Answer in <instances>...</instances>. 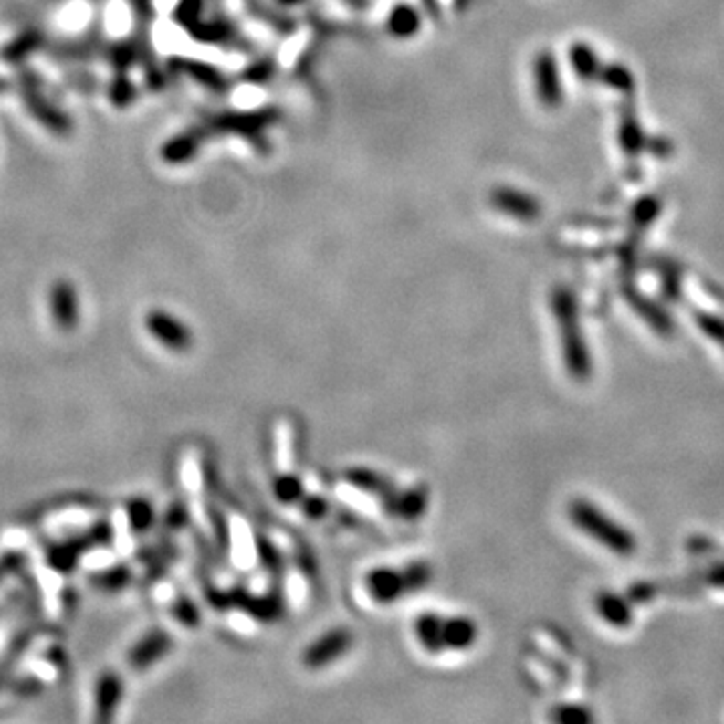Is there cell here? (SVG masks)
Here are the masks:
<instances>
[{"instance_id":"6da1fadb","label":"cell","mask_w":724,"mask_h":724,"mask_svg":"<svg viewBox=\"0 0 724 724\" xmlns=\"http://www.w3.org/2000/svg\"><path fill=\"white\" fill-rule=\"evenodd\" d=\"M553 312L560 326L565 369H568L572 379L586 381L592 374V359L578 322V310H575L573 299L568 292H558L553 296Z\"/></svg>"},{"instance_id":"7a4b0ae2","label":"cell","mask_w":724,"mask_h":724,"mask_svg":"<svg viewBox=\"0 0 724 724\" xmlns=\"http://www.w3.org/2000/svg\"><path fill=\"white\" fill-rule=\"evenodd\" d=\"M568 515L575 528L586 533L588 538L602 543L606 550L618 555H632L636 550L634 535L626 528H622L618 521L608 518L593 503L586 499H573L568 508Z\"/></svg>"},{"instance_id":"3957f363","label":"cell","mask_w":724,"mask_h":724,"mask_svg":"<svg viewBox=\"0 0 724 724\" xmlns=\"http://www.w3.org/2000/svg\"><path fill=\"white\" fill-rule=\"evenodd\" d=\"M354 646V634L344 628H332L329 632H324L322 636L316 638L309 648L302 652L300 662L304 668L309 670H322L326 666H331L336 660H341L344 654H349L351 648Z\"/></svg>"},{"instance_id":"277c9868","label":"cell","mask_w":724,"mask_h":724,"mask_svg":"<svg viewBox=\"0 0 724 724\" xmlns=\"http://www.w3.org/2000/svg\"><path fill=\"white\" fill-rule=\"evenodd\" d=\"M145 329L153 339L163 344L165 349L173 352H185L192 349L194 334L187 329L184 320L177 319L172 312L165 310H150L145 316Z\"/></svg>"},{"instance_id":"5b68a950","label":"cell","mask_w":724,"mask_h":724,"mask_svg":"<svg viewBox=\"0 0 724 724\" xmlns=\"http://www.w3.org/2000/svg\"><path fill=\"white\" fill-rule=\"evenodd\" d=\"M364 588L366 593H369V598L376 603H381V606H389V603H394L401 598L409 596L404 586L403 570L386 568V565H379V568L366 572Z\"/></svg>"},{"instance_id":"8992f818","label":"cell","mask_w":724,"mask_h":724,"mask_svg":"<svg viewBox=\"0 0 724 724\" xmlns=\"http://www.w3.org/2000/svg\"><path fill=\"white\" fill-rule=\"evenodd\" d=\"M51 314L57 329L71 332L79 324V296L68 280H57L51 288Z\"/></svg>"},{"instance_id":"52a82bcc","label":"cell","mask_w":724,"mask_h":724,"mask_svg":"<svg viewBox=\"0 0 724 724\" xmlns=\"http://www.w3.org/2000/svg\"><path fill=\"white\" fill-rule=\"evenodd\" d=\"M173 638L165 630H152L147 636L139 640L129 652V664L137 670H145L160 662L172 652Z\"/></svg>"},{"instance_id":"ba28073f","label":"cell","mask_w":724,"mask_h":724,"mask_svg":"<svg viewBox=\"0 0 724 724\" xmlns=\"http://www.w3.org/2000/svg\"><path fill=\"white\" fill-rule=\"evenodd\" d=\"M479 638L477 622L469 616H443V646L451 652H465Z\"/></svg>"},{"instance_id":"9c48e42d","label":"cell","mask_w":724,"mask_h":724,"mask_svg":"<svg viewBox=\"0 0 724 724\" xmlns=\"http://www.w3.org/2000/svg\"><path fill=\"white\" fill-rule=\"evenodd\" d=\"M123 700V682L115 672H105L95 687V719L99 722L113 720Z\"/></svg>"},{"instance_id":"30bf717a","label":"cell","mask_w":724,"mask_h":724,"mask_svg":"<svg viewBox=\"0 0 724 724\" xmlns=\"http://www.w3.org/2000/svg\"><path fill=\"white\" fill-rule=\"evenodd\" d=\"M344 481L354 489L374 495V498H379V501L396 489L389 477H384L383 473L374 471V469H366V467L346 469Z\"/></svg>"},{"instance_id":"8fae6325","label":"cell","mask_w":724,"mask_h":724,"mask_svg":"<svg viewBox=\"0 0 724 724\" xmlns=\"http://www.w3.org/2000/svg\"><path fill=\"white\" fill-rule=\"evenodd\" d=\"M413 632L421 648L429 654L445 652L443 646V616L437 612H423L413 622Z\"/></svg>"},{"instance_id":"7c38bea8","label":"cell","mask_w":724,"mask_h":724,"mask_svg":"<svg viewBox=\"0 0 724 724\" xmlns=\"http://www.w3.org/2000/svg\"><path fill=\"white\" fill-rule=\"evenodd\" d=\"M426 508H429V488L423 483L413 485L409 489L399 491L393 518L403 521H416L423 518Z\"/></svg>"},{"instance_id":"4fadbf2b","label":"cell","mask_w":724,"mask_h":724,"mask_svg":"<svg viewBox=\"0 0 724 724\" xmlns=\"http://www.w3.org/2000/svg\"><path fill=\"white\" fill-rule=\"evenodd\" d=\"M596 610L603 622H608L614 628H626L632 622L630 603L618 593L602 592L596 598Z\"/></svg>"},{"instance_id":"5bb4252c","label":"cell","mask_w":724,"mask_h":724,"mask_svg":"<svg viewBox=\"0 0 724 724\" xmlns=\"http://www.w3.org/2000/svg\"><path fill=\"white\" fill-rule=\"evenodd\" d=\"M493 204L498 205L503 214H509L513 217H531L535 214V210H538L533 200H530L528 195H523L521 192L509 190V187L495 190Z\"/></svg>"},{"instance_id":"9a60e30c","label":"cell","mask_w":724,"mask_h":724,"mask_svg":"<svg viewBox=\"0 0 724 724\" xmlns=\"http://www.w3.org/2000/svg\"><path fill=\"white\" fill-rule=\"evenodd\" d=\"M244 610L260 622H272L282 616L284 603L280 596H274V593H268V596H257V598H242Z\"/></svg>"},{"instance_id":"2e32d148","label":"cell","mask_w":724,"mask_h":724,"mask_svg":"<svg viewBox=\"0 0 724 724\" xmlns=\"http://www.w3.org/2000/svg\"><path fill=\"white\" fill-rule=\"evenodd\" d=\"M272 493L282 505H299L306 495V489L299 475L282 473L274 479Z\"/></svg>"},{"instance_id":"e0dca14e","label":"cell","mask_w":724,"mask_h":724,"mask_svg":"<svg viewBox=\"0 0 724 724\" xmlns=\"http://www.w3.org/2000/svg\"><path fill=\"white\" fill-rule=\"evenodd\" d=\"M403 578H404L406 593H413V592H419V590L426 588L433 582L431 563L425 560L411 561L409 565H404L403 568Z\"/></svg>"},{"instance_id":"ac0fdd59","label":"cell","mask_w":724,"mask_h":724,"mask_svg":"<svg viewBox=\"0 0 724 724\" xmlns=\"http://www.w3.org/2000/svg\"><path fill=\"white\" fill-rule=\"evenodd\" d=\"M553 722L560 724H586L592 722V712L578 704H561V707H555L550 717Z\"/></svg>"},{"instance_id":"d6986e66","label":"cell","mask_w":724,"mask_h":724,"mask_svg":"<svg viewBox=\"0 0 724 724\" xmlns=\"http://www.w3.org/2000/svg\"><path fill=\"white\" fill-rule=\"evenodd\" d=\"M299 505L302 508L304 518H309L312 521L324 519L326 515H329V509H331V503H329V499L324 498V495H309V493H306Z\"/></svg>"},{"instance_id":"ffe728a7","label":"cell","mask_w":724,"mask_h":724,"mask_svg":"<svg viewBox=\"0 0 724 724\" xmlns=\"http://www.w3.org/2000/svg\"><path fill=\"white\" fill-rule=\"evenodd\" d=\"M173 616H175L177 622H182L184 626H187V628H195L197 624H200V620H202L200 608H197L195 603L192 600H187V598L177 600V603L173 606Z\"/></svg>"},{"instance_id":"44dd1931","label":"cell","mask_w":724,"mask_h":724,"mask_svg":"<svg viewBox=\"0 0 724 724\" xmlns=\"http://www.w3.org/2000/svg\"><path fill=\"white\" fill-rule=\"evenodd\" d=\"M129 513H131V523L135 530H147L153 523L155 513L147 501H133L131 508H129Z\"/></svg>"},{"instance_id":"7402d4cb","label":"cell","mask_w":724,"mask_h":724,"mask_svg":"<svg viewBox=\"0 0 724 724\" xmlns=\"http://www.w3.org/2000/svg\"><path fill=\"white\" fill-rule=\"evenodd\" d=\"M262 560H264V565H268V568H272V570H280L282 568L280 555H278V551L274 548H270V545H264V548H262Z\"/></svg>"},{"instance_id":"603a6c76","label":"cell","mask_w":724,"mask_h":724,"mask_svg":"<svg viewBox=\"0 0 724 724\" xmlns=\"http://www.w3.org/2000/svg\"><path fill=\"white\" fill-rule=\"evenodd\" d=\"M187 519V513L182 508V505H175V508L170 511V521H173V525H182Z\"/></svg>"},{"instance_id":"cb8c5ba5","label":"cell","mask_w":724,"mask_h":724,"mask_svg":"<svg viewBox=\"0 0 724 724\" xmlns=\"http://www.w3.org/2000/svg\"><path fill=\"white\" fill-rule=\"evenodd\" d=\"M710 583H714V586L724 588V568L714 570V573L710 575Z\"/></svg>"}]
</instances>
